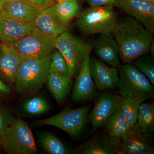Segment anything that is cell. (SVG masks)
<instances>
[{
    "label": "cell",
    "instance_id": "obj_1",
    "mask_svg": "<svg viewBox=\"0 0 154 154\" xmlns=\"http://www.w3.org/2000/svg\"><path fill=\"white\" fill-rule=\"evenodd\" d=\"M112 33L122 62H132L149 52L153 34L134 18L129 16L117 21Z\"/></svg>",
    "mask_w": 154,
    "mask_h": 154
},
{
    "label": "cell",
    "instance_id": "obj_2",
    "mask_svg": "<svg viewBox=\"0 0 154 154\" xmlns=\"http://www.w3.org/2000/svg\"><path fill=\"white\" fill-rule=\"evenodd\" d=\"M51 60V55L38 59L22 61L14 83L18 94L30 95L42 88L49 74Z\"/></svg>",
    "mask_w": 154,
    "mask_h": 154
},
{
    "label": "cell",
    "instance_id": "obj_3",
    "mask_svg": "<svg viewBox=\"0 0 154 154\" xmlns=\"http://www.w3.org/2000/svg\"><path fill=\"white\" fill-rule=\"evenodd\" d=\"M1 148L8 154H33L37 147L32 131L24 120L14 119L0 135Z\"/></svg>",
    "mask_w": 154,
    "mask_h": 154
},
{
    "label": "cell",
    "instance_id": "obj_4",
    "mask_svg": "<svg viewBox=\"0 0 154 154\" xmlns=\"http://www.w3.org/2000/svg\"><path fill=\"white\" fill-rule=\"evenodd\" d=\"M118 70L119 79L116 88L121 97L139 98L145 101L153 98V86L135 66L120 64Z\"/></svg>",
    "mask_w": 154,
    "mask_h": 154
},
{
    "label": "cell",
    "instance_id": "obj_5",
    "mask_svg": "<svg viewBox=\"0 0 154 154\" xmlns=\"http://www.w3.org/2000/svg\"><path fill=\"white\" fill-rule=\"evenodd\" d=\"M117 20L113 7H91L81 12L76 24L80 31L86 35L112 33Z\"/></svg>",
    "mask_w": 154,
    "mask_h": 154
},
{
    "label": "cell",
    "instance_id": "obj_6",
    "mask_svg": "<svg viewBox=\"0 0 154 154\" xmlns=\"http://www.w3.org/2000/svg\"><path fill=\"white\" fill-rule=\"evenodd\" d=\"M55 47L65 58L71 79L79 72L84 58L90 55L93 48L91 43L76 37L69 31L56 38Z\"/></svg>",
    "mask_w": 154,
    "mask_h": 154
},
{
    "label": "cell",
    "instance_id": "obj_7",
    "mask_svg": "<svg viewBox=\"0 0 154 154\" xmlns=\"http://www.w3.org/2000/svg\"><path fill=\"white\" fill-rule=\"evenodd\" d=\"M55 38L34 26L14 46L22 61L38 59L51 55L55 48Z\"/></svg>",
    "mask_w": 154,
    "mask_h": 154
},
{
    "label": "cell",
    "instance_id": "obj_8",
    "mask_svg": "<svg viewBox=\"0 0 154 154\" xmlns=\"http://www.w3.org/2000/svg\"><path fill=\"white\" fill-rule=\"evenodd\" d=\"M90 107L72 109L66 107L56 115L36 121L38 126L50 125L77 137L82 132L88 119Z\"/></svg>",
    "mask_w": 154,
    "mask_h": 154
},
{
    "label": "cell",
    "instance_id": "obj_9",
    "mask_svg": "<svg viewBox=\"0 0 154 154\" xmlns=\"http://www.w3.org/2000/svg\"><path fill=\"white\" fill-rule=\"evenodd\" d=\"M152 134L142 128L137 122L121 138L119 154H153Z\"/></svg>",
    "mask_w": 154,
    "mask_h": 154
},
{
    "label": "cell",
    "instance_id": "obj_10",
    "mask_svg": "<svg viewBox=\"0 0 154 154\" xmlns=\"http://www.w3.org/2000/svg\"><path fill=\"white\" fill-rule=\"evenodd\" d=\"M121 97L110 92H103L98 97L89 116V121L94 129L104 125L110 117L120 108Z\"/></svg>",
    "mask_w": 154,
    "mask_h": 154
},
{
    "label": "cell",
    "instance_id": "obj_11",
    "mask_svg": "<svg viewBox=\"0 0 154 154\" xmlns=\"http://www.w3.org/2000/svg\"><path fill=\"white\" fill-rule=\"evenodd\" d=\"M90 55L84 58L75 82L72 99L74 102H79L96 98L98 96L97 88L91 75Z\"/></svg>",
    "mask_w": 154,
    "mask_h": 154
},
{
    "label": "cell",
    "instance_id": "obj_12",
    "mask_svg": "<svg viewBox=\"0 0 154 154\" xmlns=\"http://www.w3.org/2000/svg\"><path fill=\"white\" fill-rule=\"evenodd\" d=\"M116 6L124 10L154 33V5L146 0H118Z\"/></svg>",
    "mask_w": 154,
    "mask_h": 154
},
{
    "label": "cell",
    "instance_id": "obj_13",
    "mask_svg": "<svg viewBox=\"0 0 154 154\" xmlns=\"http://www.w3.org/2000/svg\"><path fill=\"white\" fill-rule=\"evenodd\" d=\"M121 139L108 134L95 135L77 149L81 154H119Z\"/></svg>",
    "mask_w": 154,
    "mask_h": 154
},
{
    "label": "cell",
    "instance_id": "obj_14",
    "mask_svg": "<svg viewBox=\"0 0 154 154\" xmlns=\"http://www.w3.org/2000/svg\"><path fill=\"white\" fill-rule=\"evenodd\" d=\"M90 69L91 77L99 91L116 87L119 79L118 69L108 66L100 60L90 57Z\"/></svg>",
    "mask_w": 154,
    "mask_h": 154
},
{
    "label": "cell",
    "instance_id": "obj_15",
    "mask_svg": "<svg viewBox=\"0 0 154 154\" xmlns=\"http://www.w3.org/2000/svg\"><path fill=\"white\" fill-rule=\"evenodd\" d=\"M34 27L33 23H22L0 16V42L14 45Z\"/></svg>",
    "mask_w": 154,
    "mask_h": 154
},
{
    "label": "cell",
    "instance_id": "obj_16",
    "mask_svg": "<svg viewBox=\"0 0 154 154\" xmlns=\"http://www.w3.org/2000/svg\"><path fill=\"white\" fill-rule=\"evenodd\" d=\"M22 61L14 45L1 43L0 77L6 82L14 84Z\"/></svg>",
    "mask_w": 154,
    "mask_h": 154
},
{
    "label": "cell",
    "instance_id": "obj_17",
    "mask_svg": "<svg viewBox=\"0 0 154 154\" xmlns=\"http://www.w3.org/2000/svg\"><path fill=\"white\" fill-rule=\"evenodd\" d=\"M94 50L100 60L118 69L120 65L119 48L112 33H101L94 45Z\"/></svg>",
    "mask_w": 154,
    "mask_h": 154
},
{
    "label": "cell",
    "instance_id": "obj_18",
    "mask_svg": "<svg viewBox=\"0 0 154 154\" xmlns=\"http://www.w3.org/2000/svg\"><path fill=\"white\" fill-rule=\"evenodd\" d=\"M41 10L26 0H21L5 4L0 16L22 23L32 24Z\"/></svg>",
    "mask_w": 154,
    "mask_h": 154
},
{
    "label": "cell",
    "instance_id": "obj_19",
    "mask_svg": "<svg viewBox=\"0 0 154 154\" xmlns=\"http://www.w3.org/2000/svg\"><path fill=\"white\" fill-rule=\"evenodd\" d=\"M33 24L43 33L55 38L69 31L67 24L60 20L51 7L41 10Z\"/></svg>",
    "mask_w": 154,
    "mask_h": 154
},
{
    "label": "cell",
    "instance_id": "obj_20",
    "mask_svg": "<svg viewBox=\"0 0 154 154\" xmlns=\"http://www.w3.org/2000/svg\"><path fill=\"white\" fill-rule=\"evenodd\" d=\"M48 90L57 102L61 103L69 93L72 87L71 79L49 73L47 81Z\"/></svg>",
    "mask_w": 154,
    "mask_h": 154
},
{
    "label": "cell",
    "instance_id": "obj_21",
    "mask_svg": "<svg viewBox=\"0 0 154 154\" xmlns=\"http://www.w3.org/2000/svg\"><path fill=\"white\" fill-rule=\"evenodd\" d=\"M38 139L42 148L49 154H68L72 151L55 135L48 131H42L38 134Z\"/></svg>",
    "mask_w": 154,
    "mask_h": 154
},
{
    "label": "cell",
    "instance_id": "obj_22",
    "mask_svg": "<svg viewBox=\"0 0 154 154\" xmlns=\"http://www.w3.org/2000/svg\"><path fill=\"white\" fill-rule=\"evenodd\" d=\"M104 125L108 134L120 139L125 136L131 128L122 115L120 108L107 119Z\"/></svg>",
    "mask_w": 154,
    "mask_h": 154
},
{
    "label": "cell",
    "instance_id": "obj_23",
    "mask_svg": "<svg viewBox=\"0 0 154 154\" xmlns=\"http://www.w3.org/2000/svg\"><path fill=\"white\" fill-rule=\"evenodd\" d=\"M52 8L59 18L66 24L81 13L79 4L77 0L57 2Z\"/></svg>",
    "mask_w": 154,
    "mask_h": 154
},
{
    "label": "cell",
    "instance_id": "obj_24",
    "mask_svg": "<svg viewBox=\"0 0 154 154\" xmlns=\"http://www.w3.org/2000/svg\"><path fill=\"white\" fill-rule=\"evenodd\" d=\"M121 99L120 110L124 118L131 127L137 122L138 111L140 105L145 100L139 98L121 97Z\"/></svg>",
    "mask_w": 154,
    "mask_h": 154
},
{
    "label": "cell",
    "instance_id": "obj_25",
    "mask_svg": "<svg viewBox=\"0 0 154 154\" xmlns=\"http://www.w3.org/2000/svg\"><path fill=\"white\" fill-rule=\"evenodd\" d=\"M22 109L26 115L36 116L48 112L50 110L51 106L49 102L44 97L36 96L24 102Z\"/></svg>",
    "mask_w": 154,
    "mask_h": 154
},
{
    "label": "cell",
    "instance_id": "obj_26",
    "mask_svg": "<svg viewBox=\"0 0 154 154\" xmlns=\"http://www.w3.org/2000/svg\"><path fill=\"white\" fill-rule=\"evenodd\" d=\"M137 122L149 133L154 131V105L149 102L142 103L138 111Z\"/></svg>",
    "mask_w": 154,
    "mask_h": 154
},
{
    "label": "cell",
    "instance_id": "obj_27",
    "mask_svg": "<svg viewBox=\"0 0 154 154\" xmlns=\"http://www.w3.org/2000/svg\"><path fill=\"white\" fill-rule=\"evenodd\" d=\"M53 52L51 54L49 73L70 78L68 65L63 56L57 49Z\"/></svg>",
    "mask_w": 154,
    "mask_h": 154
},
{
    "label": "cell",
    "instance_id": "obj_28",
    "mask_svg": "<svg viewBox=\"0 0 154 154\" xmlns=\"http://www.w3.org/2000/svg\"><path fill=\"white\" fill-rule=\"evenodd\" d=\"M153 60L148 54H146L135 60V66L146 77L150 82L154 85V63Z\"/></svg>",
    "mask_w": 154,
    "mask_h": 154
},
{
    "label": "cell",
    "instance_id": "obj_29",
    "mask_svg": "<svg viewBox=\"0 0 154 154\" xmlns=\"http://www.w3.org/2000/svg\"><path fill=\"white\" fill-rule=\"evenodd\" d=\"M14 119L10 109L0 102V135Z\"/></svg>",
    "mask_w": 154,
    "mask_h": 154
},
{
    "label": "cell",
    "instance_id": "obj_30",
    "mask_svg": "<svg viewBox=\"0 0 154 154\" xmlns=\"http://www.w3.org/2000/svg\"><path fill=\"white\" fill-rule=\"evenodd\" d=\"M91 7L116 6L118 0H86Z\"/></svg>",
    "mask_w": 154,
    "mask_h": 154
},
{
    "label": "cell",
    "instance_id": "obj_31",
    "mask_svg": "<svg viewBox=\"0 0 154 154\" xmlns=\"http://www.w3.org/2000/svg\"><path fill=\"white\" fill-rule=\"evenodd\" d=\"M28 2L37 6L39 8L43 9L49 8L51 6V0H26Z\"/></svg>",
    "mask_w": 154,
    "mask_h": 154
},
{
    "label": "cell",
    "instance_id": "obj_32",
    "mask_svg": "<svg viewBox=\"0 0 154 154\" xmlns=\"http://www.w3.org/2000/svg\"><path fill=\"white\" fill-rule=\"evenodd\" d=\"M11 93L10 87L6 84V82L0 77V97L7 96Z\"/></svg>",
    "mask_w": 154,
    "mask_h": 154
},
{
    "label": "cell",
    "instance_id": "obj_33",
    "mask_svg": "<svg viewBox=\"0 0 154 154\" xmlns=\"http://www.w3.org/2000/svg\"><path fill=\"white\" fill-rule=\"evenodd\" d=\"M149 52H150L151 57L153 60H154V41H152L151 44L150 46L149 50Z\"/></svg>",
    "mask_w": 154,
    "mask_h": 154
},
{
    "label": "cell",
    "instance_id": "obj_34",
    "mask_svg": "<svg viewBox=\"0 0 154 154\" xmlns=\"http://www.w3.org/2000/svg\"><path fill=\"white\" fill-rule=\"evenodd\" d=\"M19 1H21V0H3V2L5 5L7 3L14 2H18Z\"/></svg>",
    "mask_w": 154,
    "mask_h": 154
},
{
    "label": "cell",
    "instance_id": "obj_35",
    "mask_svg": "<svg viewBox=\"0 0 154 154\" xmlns=\"http://www.w3.org/2000/svg\"><path fill=\"white\" fill-rule=\"evenodd\" d=\"M4 4L3 3V0H0V14L2 11Z\"/></svg>",
    "mask_w": 154,
    "mask_h": 154
},
{
    "label": "cell",
    "instance_id": "obj_36",
    "mask_svg": "<svg viewBox=\"0 0 154 154\" xmlns=\"http://www.w3.org/2000/svg\"><path fill=\"white\" fill-rule=\"evenodd\" d=\"M146 1H147L149 2L151 4L154 5V0H146Z\"/></svg>",
    "mask_w": 154,
    "mask_h": 154
},
{
    "label": "cell",
    "instance_id": "obj_37",
    "mask_svg": "<svg viewBox=\"0 0 154 154\" xmlns=\"http://www.w3.org/2000/svg\"><path fill=\"white\" fill-rule=\"evenodd\" d=\"M57 2H64V1H73V0H56Z\"/></svg>",
    "mask_w": 154,
    "mask_h": 154
},
{
    "label": "cell",
    "instance_id": "obj_38",
    "mask_svg": "<svg viewBox=\"0 0 154 154\" xmlns=\"http://www.w3.org/2000/svg\"><path fill=\"white\" fill-rule=\"evenodd\" d=\"M1 147V140H0V148Z\"/></svg>",
    "mask_w": 154,
    "mask_h": 154
},
{
    "label": "cell",
    "instance_id": "obj_39",
    "mask_svg": "<svg viewBox=\"0 0 154 154\" xmlns=\"http://www.w3.org/2000/svg\"><path fill=\"white\" fill-rule=\"evenodd\" d=\"M1 42H0V45H1Z\"/></svg>",
    "mask_w": 154,
    "mask_h": 154
},
{
    "label": "cell",
    "instance_id": "obj_40",
    "mask_svg": "<svg viewBox=\"0 0 154 154\" xmlns=\"http://www.w3.org/2000/svg\"><path fill=\"white\" fill-rule=\"evenodd\" d=\"M51 1H52V0H51Z\"/></svg>",
    "mask_w": 154,
    "mask_h": 154
}]
</instances>
